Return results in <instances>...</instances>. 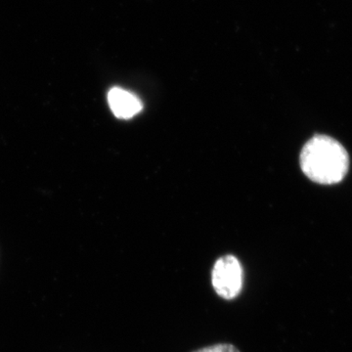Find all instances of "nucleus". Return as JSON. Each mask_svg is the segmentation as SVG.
Instances as JSON below:
<instances>
[{
  "label": "nucleus",
  "instance_id": "1",
  "mask_svg": "<svg viewBox=\"0 0 352 352\" xmlns=\"http://www.w3.org/2000/svg\"><path fill=\"white\" fill-rule=\"evenodd\" d=\"M300 164L311 182L333 185L342 182L349 173V156L339 141L318 134L303 146Z\"/></svg>",
  "mask_w": 352,
  "mask_h": 352
},
{
  "label": "nucleus",
  "instance_id": "2",
  "mask_svg": "<svg viewBox=\"0 0 352 352\" xmlns=\"http://www.w3.org/2000/svg\"><path fill=\"white\" fill-rule=\"evenodd\" d=\"M212 287L224 300H234L243 288V268L235 256H226L217 259L212 270Z\"/></svg>",
  "mask_w": 352,
  "mask_h": 352
},
{
  "label": "nucleus",
  "instance_id": "3",
  "mask_svg": "<svg viewBox=\"0 0 352 352\" xmlns=\"http://www.w3.org/2000/svg\"><path fill=\"white\" fill-rule=\"evenodd\" d=\"M109 106L118 119L129 120L142 111V103L136 95L122 89L113 87L108 94Z\"/></svg>",
  "mask_w": 352,
  "mask_h": 352
},
{
  "label": "nucleus",
  "instance_id": "4",
  "mask_svg": "<svg viewBox=\"0 0 352 352\" xmlns=\"http://www.w3.org/2000/svg\"><path fill=\"white\" fill-rule=\"evenodd\" d=\"M194 352H240L237 347L230 344H219L214 346L204 347Z\"/></svg>",
  "mask_w": 352,
  "mask_h": 352
}]
</instances>
